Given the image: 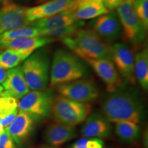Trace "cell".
<instances>
[{"label": "cell", "instance_id": "2", "mask_svg": "<svg viewBox=\"0 0 148 148\" xmlns=\"http://www.w3.org/2000/svg\"><path fill=\"white\" fill-rule=\"evenodd\" d=\"M61 41L77 56L85 59H111V46L92 29L82 27Z\"/></svg>", "mask_w": 148, "mask_h": 148}, {"label": "cell", "instance_id": "1", "mask_svg": "<svg viewBox=\"0 0 148 148\" xmlns=\"http://www.w3.org/2000/svg\"><path fill=\"white\" fill-rule=\"evenodd\" d=\"M101 106L103 114L111 123L132 121L138 124L145 117V108L137 94L122 86L109 92Z\"/></svg>", "mask_w": 148, "mask_h": 148}, {"label": "cell", "instance_id": "28", "mask_svg": "<svg viewBox=\"0 0 148 148\" xmlns=\"http://www.w3.org/2000/svg\"><path fill=\"white\" fill-rule=\"evenodd\" d=\"M0 148H17L14 140L5 130L0 134Z\"/></svg>", "mask_w": 148, "mask_h": 148}, {"label": "cell", "instance_id": "36", "mask_svg": "<svg viewBox=\"0 0 148 148\" xmlns=\"http://www.w3.org/2000/svg\"><path fill=\"white\" fill-rule=\"evenodd\" d=\"M49 148H57V147H49Z\"/></svg>", "mask_w": 148, "mask_h": 148}, {"label": "cell", "instance_id": "22", "mask_svg": "<svg viewBox=\"0 0 148 148\" xmlns=\"http://www.w3.org/2000/svg\"><path fill=\"white\" fill-rule=\"evenodd\" d=\"M134 76L142 88L148 89V51L147 49L138 51L134 56Z\"/></svg>", "mask_w": 148, "mask_h": 148}, {"label": "cell", "instance_id": "31", "mask_svg": "<svg viewBox=\"0 0 148 148\" xmlns=\"http://www.w3.org/2000/svg\"><path fill=\"white\" fill-rule=\"evenodd\" d=\"M143 145L144 147L147 148V131H146L143 136Z\"/></svg>", "mask_w": 148, "mask_h": 148}, {"label": "cell", "instance_id": "20", "mask_svg": "<svg viewBox=\"0 0 148 148\" xmlns=\"http://www.w3.org/2000/svg\"><path fill=\"white\" fill-rule=\"evenodd\" d=\"M77 135V130L74 126L56 123L47 127L44 134V139L47 143L56 147L70 141Z\"/></svg>", "mask_w": 148, "mask_h": 148}, {"label": "cell", "instance_id": "17", "mask_svg": "<svg viewBox=\"0 0 148 148\" xmlns=\"http://www.w3.org/2000/svg\"><path fill=\"white\" fill-rule=\"evenodd\" d=\"M111 122L103 114L94 113L90 114L85 120L81 129L83 137L108 138L112 133Z\"/></svg>", "mask_w": 148, "mask_h": 148}, {"label": "cell", "instance_id": "24", "mask_svg": "<svg viewBox=\"0 0 148 148\" xmlns=\"http://www.w3.org/2000/svg\"><path fill=\"white\" fill-rule=\"evenodd\" d=\"M28 56L12 49H5L0 52V66L8 70L18 66Z\"/></svg>", "mask_w": 148, "mask_h": 148}, {"label": "cell", "instance_id": "4", "mask_svg": "<svg viewBox=\"0 0 148 148\" xmlns=\"http://www.w3.org/2000/svg\"><path fill=\"white\" fill-rule=\"evenodd\" d=\"M84 22L74 17L70 9L60 13L32 22L29 25L36 27L40 35L60 39L73 34L84 25Z\"/></svg>", "mask_w": 148, "mask_h": 148}, {"label": "cell", "instance_id": "10", "mask_svg": "<svg viewBox=\"0 0 148 148\" xmlns=\"http://www.w3.org/2000/svg\"><path fill=\"white\" fill-rule=\"evenodd\" d=\"M26 7H23L12 0H4L0 8V34L23 26L29 25Z\"/></svg>", "mask_w": 148, "mask_h": 148}, {"label": "cell", "instance_id": "15", "mask_svg": "<svg viewBox=\"0 0 148 148\" xmlns=\"http://www.w3.org/2000/svg\"><path fill=\"white\" fill-rule=\"evenodd\" d=\"M3 92L1 96L11 97L18 101L29 90L25 82L21 66H17L7 71L6 77L2 82Z\"/></svg>", "mask_w": 148, "mask_h": 148}, {"label": "cell", "instance_id": "7", "mask_svg": "<svg viewBox=\"0 0 148 148\" xmlns=\"http://www.w3.org/2000/svg\"><path fill=\"white\" fill-rule=\"evenodd\" d=\"M91 108L89 103L79 102L59 95L53 101L51 115L56 123L75 126L86 120Z\"/></svg>", "mask_w": 148, "mask_h": 148}, {"label": "cell", "instance_id": "33", "mask_svg": "<svg viewBox=\"0 0 148 148\" xmlns=\"http://www.w3.org/2000/svg\"><path fill=\"white\" fill-rule=\"evenodd\" d=\"M49 1V0H37V3H44L45 2V1Z\"/></svg>", "mask_w": 148, "mask_h": 148}, {"label": "cell", "instance_id": "35", "mask_svg": "<svg viewBox=\"0 0 148 148\" xmlns=\"http://www.w3.org/2000/svg\"><path fill=\"white\" fill-rule=\"evenodd\" d=\"M3 1H4V0H0V3H2Z\"/></svg>", "mask_w": 148, "mask_h": 148}, {"label": "cell", "instance_id": "6", "mask_svg": "<svg viewBox=\"0 0 148 148\" xmlns=\"http://www.w3.org/2000/svg\"><path fill=\"white\" fill-rule=\"evenodd\" d=\"M116 12L121 23L123 39L134 48L141 47L146 39L147 30L143 22L136 15L133 0L123 1Z\"/></svg>", "mask_w": 148, "mask_h": 148}, {"label": "cell", "instance_id": "30", "mask_svg": "<svg viewBox=\"0 0 148 148\" xmlns=\"http://www.w3.org/2000/svg\"><path fill=\"white\" fill-rule=\"evenodd\" d=\"M7 70L0 66V83H2L6 77Z\"/></svg>", "mask_w": 148, "mask_h": 148}, {"label": "cell", "instance_id": "13", "mask_svg": "<svg viewBox=\"0 0 148 148\" xmlns=\"http://www.w3.org/2000/svg\"><path fill=\"white\" fill-rule=\"evenodd\" d=\"M38 120L34 116L18 110L14 121L4 130L10 135L16 145L22 147L32 136Z\"/></svg>", "mask_w": 148, "mask_h": 148}, {"label": "cell", "instance_id": "14", "mask_svg": "<svg viewBox=\"0 0 148 148\" xmlns=\"http://www.w3.org/2000/svg\"><path fill=\"white\" fill-rule=\"evenodd\" d=\"M84 60L102 79L108 92H113L122 86L121 75L111 59H85Z\"/></svg>", "mask_w": 148, "mask_h": 148}, {"label": "cell", "instance_id": "34", "mask_svg": "<svg viewBox=\"0 0 148 148\" xmlns=\"http://www.w3.org/2000/svg\"><path fill=\"white\" fill-rule=\"evenodd\" d=\"M3 88L2 85H1V84H0V94H1V92H3Z\"/></svg>", "mask_w": 148, "mask_h": 148}, {"label": "cell", "instance_id": "27", "mask_svg": "<svg viewBox=\"0 0 148 148\" xmlns=\"http://www.w3.org/2000/svg\"><path fill=\"white\" fill-rule=\"evenodd\" d=\"M104 142L100 138L84 137L76 140L70 148H103Z\"/></svg>", "mask_w": 148, "mask_h": 148}, {"label": "cell", "instance_id": "12", "mask_svg": "<svg viewBox=\"0 0 148 148\" xmlns=\"http://www.w3.org/2000/svg\"><path fill=\"white\" fill-rule=\"evenodd\" d=\"M92 30L106 42H115L121 38L122 28L115 10L98 16L92 22Z\"/></svg>", "mask_w": 148, "mask_h": 148}, {"label": "cell", "instance_id": "21", "mask_svg": "<svg viewBox=\"0 0 148 148\" xmlns=\"http://www.w3.org/2000/svg\"><path fill=\"white\" fill-rule=\"evenodd\" d=\"M115 133L123 143H132L139 139L141 129L138 124L132 121H118L115 123Z\"/></svg>", "mask_w": 148, "mask_h": 148}, {"label": "cell", "instance_id": "3", "mask_svg": "<svg viewBox=\"0 0 148 148\" xmlns=\"http://www.w3.org/2000/svg\"><path fill=\"white\" fill-rule=\"evenodd\" d=\"M89 74L85 61L73 53L57 49L53 55L49 86H58L76 79H84Z\"/></svg>", "mask_w": 148, "mask_h": 148}, {"label": "cell", "instance_id": "25", "mask_svg": "<svg viewBox=\"0 0 148 148\" xmlns=\"http://www.w3.org/2000/svg\"><path fill=\"white\" fill-rule=\"evenodd\" d=\"M40 31L36 27L31 25L23 26L18 28L11 29L0 34V43L8 40L23 37H35L39 36Z\"/></svg>", "mask_w": 148, "mask_h": 148}, {"label": "cell", "instance_id": "32", "mask_svg": "<svg viewBox=\"0 0 148 148\" xmlns=\"http://www.w3.org/2000/svg\"><path fill=\"white\" fill-rule=\"evenodd\" d=\"M4 129H5V127H3V125H1V124H0V134H1V133L4 131Z\"/></svg>", "mask_w": 148, "mask_h": 148}, {"label": "cell", "instance_id": "23", "mask_svg": "<svg viewBox=\"0 0 148 148\" xmlns=\"http://www.w3.org/2000/svg\"><path fill=\"white\" fill-rule=\"evenodd\" d=\"M18 112V101L8 96L0 95V124L8 127Z\"/></svg>", "mask_w": 148, "mask_h": 148}, {"label": "cell", "instance_id": "37", "mask_svg": "<svg viewBox=\"0 0 148 148\" xmlns=\"http://www.w3.org/2000/svg\"><path fill=\"white\" fill-rule=\"evenodd\" d=\"M126 1V0H123V1Z\"/></svg>", "mask_w": 148, "mask_h": 148}, {"label": "cell", "instance_id": "16", "mask_svg": "<svg viewBox=\"0 0 148 148\" xmlns=\"http://www.w3.org/2000/svg\"><path fill=\"white\" fill-rule=\"evenodd\" d=\"M73 0H49L36 6L27 8L26 13L29 23L42 19L68 10L71 7Z\"/></svg>", "mask_w": 148, "mask_h": 148}, {"label": "cell", "instance_id": "29", "mask_svg": "<svg viewBox=\"0 0 148 148\" xmlns=\"http://www.w3.org/2000/svg\"><path fill=\"white\" fill-rule=\"evenodd\" d=\"M123 1V0H103L104 5L109 11L115 10Z\"/></svg>", "mask_w": 148, "mask_h": 148}, {"label": "cell", "instance_id": "26", "mask_svg": "<svg viewBox=\"0 0 148 148\" xmlns=\"http://www.w3.org/2000/svg\"><path fill=\"white\" fill-rule=\"evenodd\" d=\"M133 6L136 15L143 22L146 29H147L148 0H133Z\"/></svg>", "mask_w": 148, "mask_h": 148}, {"label": "cell", "instance_id": "11", "mask_svg": "<svg viewBox=\"0 0 148 148\" xmlns=\"http://www.w3.org/2000/svg\"><path fill=\"white\" fill-rule=\"evenodd\" d=\"M111 60L116 69L127 83L134 84V55L132 49L125 43L116 42L111 46Z\"/></svg>", "mask_w": 148, "mask_h": 148}, {"label": "cell", "instance_id": "5", "mask_svg": "<svg viewBox=\"0 0 148 148\" xmlns=\"http://www.w3.org/2000/svg\"><path fill=\"white\" fill-rule=\"evenodd\" d=\"M50 60L45 51H34L21 66L25 82L31 90H45L49 83Z\"/></svg>", "mask_w": 148, "mask_h": 148}, {"label": "cell", "instance_id": "9", "mask_svg": "<svg viewBox=\"0 0 148 148\" xmlns=\"http://www.w3.org/2000/svg\"><path fill=\"white\" fill-rule=\"evenodd\" d=\"M60 95L79 102L89 103L96 100L99 91L95 82L90 79H79L57 86Z\"/></svg>", "mask_w": 148, "mask_h": 148}, {"label": "cell", "instance_id": "18", "mask_svg": "<svg viewBox=\"0 0 148 148\" xmlns=\"http://www.w3.org/2000/svg\"><path fill=\"white\" fill-rule=\"evenodd\" d=\"M55 38L48 36L23 37L0 43V50L12 49L20 51L29 56L36 49L55 41Z\"/></svg>", "mask_w": 148, "mask_h": 148}, {"label": "cell", "instance_id": "8", "mask_svg": "<svg viewBox=\"0 0 148 148\" xmlns=\"http://www.w3.org/2000/svg\"><path fill=\"white\" fill-rule=\"evenodd\" d=\"M55 98L51 89L29 90L18 101V110L39 120L49 117Z\"/></svg>", "mask_w": 148, "mask_h": 148}, {"label": "cell", "instance_id": "19", "mask_svg": "<svg viewBox=\"0 0 148 148\" xmlns=\"http://www.w3.org/2000/svg\"><path fill=\"white\" fill-rule=\"evenodd\" d=\"M69 9L74 17L82 21L95 18L109 12L103 0H73Z\"/></svg>", "mask_w": 148, "mask_h": 148}]
</instances>
